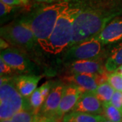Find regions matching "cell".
<instances>
[{
	"mask_svg": "<svg viewBox=\"0 0 122 122\" xmlns=\"http://www.w3.org/2000/svg\"><path fill=\"white\" fill-rule=\"evenodd\" d=\"M53 83L51 81H47L45 83H44L42 86H41L39 87V90L41 91V94L43 95L44 98L46 100V98H48V95L50 94V92L51 91V89L52 87Z\"/></svg>",
	"mask_w": 122,
	"mask_h": 122,
	"instance_id": "24",
	"label": "cell"
},
{
	"mask_svg": "<svg viewBox=\"0 0 122 122\" xmlns=\"http://www.w3.org/2000/svg\"><path fill=\"white\" fill-rule=\"evenodd\" d=\"M65 87V86L61 83H53L51 91L45 100L39 114L47 117H56V114L61 103Z\"/></svg>",
	"mask_w": 122,
	"mask_h": 122,
	"instance_id": "10",
	"label": "cell"
},
{
	"mask_svg": "<svg viewBox=\"0 0 122 122\" xmlns=\"http://www.w3.org/2000/svg\"><path fill=\"white\" fill-rule=\"evenodd\" d=\"M103 44L96 37L86 40L69 48L64 54L63 60L74 62L83 60H93L100 55Z\"/></svg>",
	"mask_w": 122,
	"mask_h": 122,
	"instance_id": "6",
	"label": "cell"
},
{
	"mask_svg": "<svg viewBox=\"0 0 122 122\" xmlns=\"http://www.w3.org/2000/svg\"><path fill=\"white\" fill-rule=\"evenodd\" d=\"M81 11L78 7L69 6L65 9L60 15L48 39L37 43L41 48L49 54H58L68 48L73 37L75 20Z\"/></svg>",
	"mask_w": 122,
	"mask_h": 122,
	"instance_id": "1",
	"label": "cell"
},
{
	"mask_svg": "<svg viewBox=\"0 0 122 122\" xmlns=\"http://www.w3.org/2000/svg\"><path fill=\"white\" fill-rule=\"evenodd\" d=\"M109 75L110 74L107 73V71H103L100 73L95 75L94 77H95V80H96V82L98 85V86L103 84V83L108 82Z\"/></svg>",
	"mask_w": 122,
	"mask_h": 122,
	"instance_id": "23",
	"label": "cell"
},
{
	"mask_svg": "<svg viewBox=\"0 0 122 122\" xmlns=\"http://www.w3.org/2000/svg\"><path fill=\"white\" fill-rule=\"evenodd\" d=\"M0 119H10L15 114L25 109H32L29 99L18 91L13 79L1 76L0 81Z\"/></svg>",
	"mask_w": 122,
	"mask_h": 122,
	"instance_id": "4",
	"label": "cell"
},
{
	"mask_svg": "<svg viewBox=\"0 0 122 122\" xmlns=\"http://www.w3.org/2000/svg\"><path fill=\"white\" fill-rule=\"evenodd\" d=\"M1 122H12L11 119H5V120H1Z\"/></svg>",
	"mask_w": 122,
	"mask_h": 122,
	"instance_id": "33",
	"label": "cell"
},
{
	"mask_svg": "<svg viewBox=\"0 0 122 122\" xmlns=\"http://www.w3.org/2000/svg\"><path fill=\"white\" fill-rule=\"evenodd\" d=\"M100 122H111V121L109 120L108 119H107V118L105 117L104 115H102V118H101Z\"/></svg>",
	"mask_w": 122,
	"mask_h": 122,
	"instance_id": "30",
	"label": "cell"
},
{
	"mask_svg": "<svg viewBox=\"0 0 122 122\" xmlns=\"http://www.w3.org/2000/svg\"><path fill=\"white\" fill-rule=\"evenodd\" d=\"M102 115L71 111L62 117V122H100Z\"/></svg>",
	"mask_w": 122,
	"mask_h": 122,
	"instance_id": "16",
	"label": "cell"
},
{
	"mask_svg": "<svg viewBox=\"0 0 122 122\" xmlns=\"http://www.w3.org/2000/svg\"><path fill=\"white\" fill-rule=\"evenodd\" d=\"M45 100L46 99L41 94L39 87L37 88L35 91L33 92V93L30 95L29 98L30 107H31L32 110L34 111V113L36 115H38L39 113V111L44 105Z\"/></svg>",
	"mask_w": 122,
	"mask_h": 122,
	"instance_id": "19",
	"label": "cell"
},
{
	"mask_svg": "<svg viewBox=\"0 0 122 122\" xmlns=\"http://www.w3.org/2000/svg\"><path fill=\"white\" fill-rule=\"evenodd\" d=\"M70 70L73 74L96 75L104 71L100 62L95 60H83L71 62Z\"/></svg>",
	"mask_w": 122,
	"mask_h": 122,
	"instance_id": "13",
	"label": "cell"
},
{
	"mask_svg": "<svg viewBox=\"0 0 122 122\" xmlns=\"http://www.w3.org/2000/svg\"><path fill=\"white\" fill-rule=\"evenodd\" d=\"M69 6L67 1H60L42 7L29 17L24 18L30 27L37 43L48 39L60 15Z\"/></svg>",
	"mask_w": 122,
	"mask_h": 122,
	"instance_id": "3",
	"label": "cell"
},
{
	"mask_svg": "<svg viewBox=\"0 0 122 122\" xmlns=\"http://www.w3.org/2000/svg\"><path fill=\"white\" fill-rule=\"evenodd\" d=\"M114 16L91 9L81 11L75 20L73 37L68 48L97 36Z\"/></svg>",
	"mask_w": 122,
	"mask_h": 122,
	"instance_id": "2",
	"label": "cell"
},
{
	"mask_svg": "<svg viewBox=\"0 0 122 122\" xmlns=\"http://www.w3.org/2000/svg\"><path fill=\"white\" fill-rule=\"evenodd\" d=\"M104 116L112 122H122V113L112 104H102Z\"/></svg>",
	"mask_w": 122,
	"mask_h": 122,
	"instance_id": "18",
	"label": "cell"
},
{
	"mask_svg": "<svg viewBox=\"0 0 122 122\" xmlns=\"http://www.w3.org/2000/svg\"><path fill=\"white\" fill-rule=\"evenodd\" d=\"M82 93L81 90L75 84L70 83L65 86L56 117L59 119L72 111Z\"/></svg>",
	"mask_w": 122,
	"mask_h": 122,
	"instance_id": "8",
	"label": "cell"
},
{
	"mask_svg": "<svg viewBox=\"0 0 122 122\" xmlns=\"http://www.w3.org/2000/svg\"><path fill=\"white\" fill-rule=\"evenodd\" d=\"M21 1H22V3L23 4H28L29 0H21Z\"/></svg>",
	"mask_w": 122,
	"mask_h": 122,
	"instance_id": "32",
	"label": "cell"
},
{
	"mask_svg": "<svg viewBox=\"0 0 122 122\" xmlns=\"http://www.w3.org/2000/svg\"><path fill=\"white\" fill-rule=\"evenodd\" d=\"M72 111L101 115L103 114V106L93 92H85L81 94Z\"/></svg>",
	"mask_w": 122,
	"mask_h": 122,
	"instance_id": "9",
	"label": "cell"
},
{
	"mask_svg": "<svg viewBox=\"0 0 122 122\" xmlns=\"http://www.w3.org/2000/svg\"><path fill=\"white\" fill-rule=\"evenodd\" d=\"M36 1L38 2H47V3H50V2H53L55 1H58V0H35Z\"/></svg>",
	"mask_w": 122,
	"mask_h": 122,
	"instance_id": "29",
	"label": "cell"
},
{
	"mask_svg": "<svg viewBox=\"0 0 122 122\" xmlns=\"http://www.w3.org/2000/svg\"><path fill=\"white\" fill-rule=\"evenodd\" d=\"M1 37L14 46L30 49L37 43L35 35L25 19L11 22L1 28Z\"/></svg>",
	"mask_w": 122,
	"mask_h": 122,
	"instance_id": "5",
	"label": "cell"
},
{
	"mask_svg": "<svg viewBox=\"0 0 122 122\" xmlns=\"http://www.w3.org/2000/svg\"><path fill=\"white\" fill-rule=\"evenodd\" d=\"M110 103L112 104L122 113V92L115 90Z\"/></svg>",
	"mask_w": 122,
	"mask_h": 122,
	"instance_id": "22",
	"label": "cell"
},
{
	"mask_svg": "<svg viewBox=\"0 0 122 122\" xmlns=\"http://www.w3.org/2000/svg\"><path fill=\"white\" fill-rule=\"evenodd\" d=\"M122 65V42L114 45L105 62V69L107 72L115 71Z\"/></svg>",
	"mask_w": 122,
	"mask_h": 122,
	"instance_id": "15",
	"label": "cell"
},
{
	"mask_svg": "<svg viewBox=\"0 0 122 122\" xmlns=\"http://www.w3.org/2000/svg\"><path fill=\"white\" fill-rule=\"evenodd\" d=\"M114 72H117V73L119 74H120L121 75H122V65L119 67V68H118L115 71H114Z\"/></svg>",
	"mask_w": 122,
	"mask_h": 122,
	"instance_id": "31",
	"label": "cell"
},
{
	"mask_svg": "<svg viewBox=\"0 0 122 122\" xmlns=\"http://www.w3.org/2000/svg\"><path fill=\"white\" fill-rule=\"evenodd\" d=\"M36 115L32 109H25L15 114L10 119L12 122H32Z\"/></svg>",
	"mask_w": 122,
	"mask_h": 122,
	"instance_id": "20",
	"label": "cell"
},
{
	"mask_svg": "<svg viewBox=\"0 0 122 122\" xmlns=\"http://www.w3.org/2000/svg\"><path fill=\"white\" fill-rule=\"evenodd\" d=\"M95 75L73 74L66 77V80L78 86L83 92L96 91L98 85L95 80Z\"/></svg>",
	"mask_w": 122,
	"mask_h": 122,
	"instance_id": "14",
	"label": "cell"
},
{
	"mask_svg": "<svg viewBox=\"0 0 122 122\" xmlns=\"http://www.w3.org/2000/svg\"><path fill=\"white\" fill-rule=\"evenodd\" d=\"M12 71V69L10 66L4 62V61L0 58V73L1 76H3V75H8L11 73Z\"/></svg>",
	"mask_w": 122,
	"mask_h": 122,
	"instance_id": "25",
	"label": "cell"
},
{
	"mask_svg": "<svg viewBox=\"0 0 122 122\" xmlns=\"http://www.w3.org/2000/svg\"><path fill=\"white\" fill-rule=\"evenodd\" d=\"M32 122H58V119L56 117H47L38 114L35 116L34 120Z\"/></svg>",
	"mask_w": 122,
	"mask_h": 122,
	"instance_id": "26",
	"label": "cell"
},
{
	"mask_svg": "<svg viewBox=\"0 0 122 122\" xmlns=\"http://www.w3.org/2000/svg\"><path fill=\"white\" fill-rule=\"evenodd\" d=\"M108 83L113 87L116 91L122 92V75L113 72L109 75Z\"/></svg>",
	"mask_w": 122,
	"mask_h": 122,
	"instance_id": "21",
	"label": "cell"
},
{
	"mask_svg": "<svg viewBox=\"0 0 122 122\" xmlns=\"http://www.w3.org/2000/svg\"><path fill=\"white\" fill-rule=\"evenodd\" d=\"M13 8L14 7H12V6L8 5L3 3L2 1H1L0 2V15H1V17H3L5 15L10 13L12 12V10H13Z\"/></svg>",
	"mask_w": 122,
	"mask_h": 122,
	"instance_id": "27",
	"label": "cell"
},
{
	"mask_svg": "<svg viewBox=\"0 0 122 122\" xmlns=\"http://www.w3.org/2000/svg\"><path fill=\"white\" fill-rule=\"evenodd\" d=\"M115 89L108 82L98 86L94 93L102 104L109 103L115 92Z\"/></svg>",
	"mask_w": 122,
	"mask_h": 122,
	"instance_id": "17",
	"label": "cell"
},
{
	"mask_svg": "<svg viewBox=\"0 0 122 122\" xmlns=\"http://www.w3.org/2000/svg\"><path fill=\"white\" fill-rule=\"evenodd\" d=\"M2 58L14 71L19 73H29L35 69V64L16 48H7L1 51Z\"/></svg>",
	"mask_w": 122,
	"mask_h": 122,
	"instance_id": "7",
	"label": "cell"
},
{
	"mask_svg": "<svg viewBox=\"0 0 122 122\" xmlns=\"http://www.w3.org/2000/svg\"><path fill=\"white\" fill-rule=\"evenodd\" d=\"M1 1L12 7H14V5H20L21 4H22L21 0H1Z\"/></svg>",
	"mask_w": 122,
	"mask_h": 122,
	"instance_id": "28",
	"label": "cell"
},
{
	"mask_svg": "<svg viewBox=\"0 0 122 122\" xmlns=\"http://www.w3.org/2000/svg\"><path fill=\"white\" fill-rule=\"evenodd\" d=\"M96 37L103 44L122 41V18H115Z\"/></svg>",
	"mask_w": 122,
	"mask_h": 122,
	"instance_id": "11",
	"label": "cell"
},
{
	"mask_svg": "<svg viewBox=\"0 0 122 122\" xmlns=\"http://www.w3.org/2000/svg\"><path fill=\"white\" fill-rule=\"evenodd\" d=\"M41 77L35 75H22L13 78L18 91L23 97L28 98L37 89Z\"/></svg>",
	"mask_w": 122,
	"mask_h": 122,
	"instance_id": "12",
	"label": "cell"
}]
</instances>
